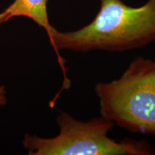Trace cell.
I'll use <instances>...</instances> for the list:
<instances>
[{"mask_svg":"<svg viewBox=\"0 0 155 155\" xmlns=\"http://www.w3.org/2000/svg\"><path fill=\"white\" fill-rule=\"evenodd\" d=\"M9 20L8 15H7V12L5 11L2 12V13H0V25H2L3 23L7 22Z\"/></svg>","mask_w":155,"mask_h":155,"instance_id":"obj_6","label":"cell"},{"mask_svg":"<svg viewBox=\"0 0 155 155\" xmlns=\"http://www.w3.org/2000/svg\"><path fill=\"white\" fill-rule=\"evenodd\" d=\"M59 134L52 138L25 135L23 146L30 155H151L154 150L146 140L108 137L114 124L100 117L88 121L75 119L62 111L56 118Z\"/></svg>","mask_w":155,"mask_h":155,"instance_id":"obj_3","label":"cell"},{"mask_svg":"<svg viewBox=\"0 0 155 155\" xmlns=\"http://www.w3.org/2000/svg\"><path fill=\"white\" fill-rule=\"evenodd\" d=\"M7 91L4 86H0V106H5L7 104Z\"/></svg>","mask_w":155,"mask_h":155,"instance_id":"obj_5","label":"cell"},{"mask_svg":"<svg viewBox=\"0 0 155 155\" xmlns=\"http://www.w3.org/2000/svg\"><path fill=\"white\" fill-rule=\"evenodd\" d=\"M48 0H15L5 9L9 19L23 16L33 20L48 35L49 41L56 29L50 25L47 11Z\"/></svg>","mask_w":155,"mask_h":155,"instance_id":"obj_4","label":"cell"},{"mask_svg":"<svg viewBox=\"0 0 155 155\" xmlns=\"http://www.w3.org/2000/svg\"><path fill=\"white\" fill-rule=\"evenodd\" d=\"M100 2L99 11L91 22L71 32L55 30L52 35L50 43L63 75V86L58 94L71 86L61 50L124 52L155 42V0H148L139 7L128 6L122 0Z\"/></svg>","mask_w":155,"mask_h":155,"instance_id":"obj_1","label":"cell"},{"mask_svg":"<svg viewBox=\"0 0 155 155\" xmlns=\"http://www.w3.org/2000/svg\"><path fill=\"white\" fill-rule=\"evenodd\" d=\"M100 114L132 133L155 136V61L134 58L119 78L98 83Z\"/></svg>","mask_w":155,"mask_h":155,"instance_id":"obj_2","label":"cell"}]
</instances>
